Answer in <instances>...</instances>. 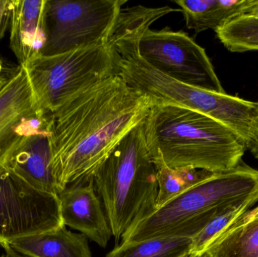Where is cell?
<instances>
[{
	"instance_id": "3",
	"label": "cell",
	"mask_w": 258,
	"mask_h": 257,
	"mask_svg": "<svg viewBox=\"0 0 258 257\" xmlns=\"http://www.w3.org/2000/svg\"><path fill=\"white\" fill-rule=\"evenodd\" d=\"M258 192V170L241 161L174 198L137 223L122 243L150 238H194L212 219Z\"/></svg>"
},
{
	"instance_id": "12",
	"label": "cell",
	"mask_w": 258,
	"mask_h": 257,
	"mask_svg": "<svg viewBox=\"0 0 258 257\" xmlns=\"http://www.w3.org/2000/svg\"><path fill=\"white\" fill-rule=\"evenodd\" d=\"M51 164L49 132L47 130L30 136L4 166L33 188L58 196Z\"/></svg>"
},
{
	"instance_id": "10",
	"label": "cell",
	"mask_w": 258,
	"mask_h": 257,
	"mask_svg": "<svg viewBox=\"0 0 258 257\" xmlns=\"http://www.w3.org/2000/svg\"><path fill=\"white\" fill-rule=\"evenodd\" d=\"M57 197L63 225L79 231L100 247H107L113 235L93 178L70 184Z\"/></svg>"
},
{
	"instance_id": "13",
	"label": "cell",
	"mask_w": 258,
	"mask_h": 257,
	"mask_svg": "<svg viewBox=\"0 0 258 257\" xmlns=\"http://www.w3.org/2000/svg\"><path fill=\"white\" fill-rule=\"evenodd\" d=\"M88 238L66 226L17 238L8 243L17 253L27 257H92Z\"/></svg>"
},
{
	"instance_id": "23",
	"label": "cell",
	"mask_w": 258,
	"mask_h": 257,
	"mask_svg": "<svg viewBox=\"0 0 258 257\" xmlns=\"http://www.w3.org/2000/svg\"><path fill=\"white\" fill-rule=\"evenodd\" d=\"M6 78L0 75V91H1L2 89H3V86H4L5 83H6Z\"/></svg>"
},
{
	"instance_id": "27",
	"label": "cell",
	"mask_w": 258,
	"mask_h": 257,
	"mask_svg": "<svg viewBox=\"0 0 258 257\" xmlns=\"http://www.w3.org/2000/svg\"><path fill=\"white\" fill-rule=\"evenodd\" d=\"M199 257H207L206 254L203 255V256H199Z\"/></svg>"
},
{
	"instance_id": "7",
	"label": "cell",
	"mask_w": 258,
	"mask_h": 257,
	"mask_svg": "<svg viewBox=\"0 0 258 257\" xmlns=\"http://www.w3.org/2000/svg\"><path fill=\"white\" fill-rule=\"evenodd\" d=\"M151 24L141 28L138 38L140 57L164 75L194 87L225 93L206 50L183 31L155 30Z\"/></svg>"
},
{
	"instance_id": "28",
	"label": "cell",
	"mask_w": 258,
	"mask_h": 257,
	"mask_svg": "<svg viewBox=\"0 0 258 257\" xmlns=\"http://www.w3.org/2000/svg\"><path fill=\"white\" fill-rule=\"evenodd\" d=\"M258 103V102H257Z\"/></svg>"
},
{
	"instance_id": "2",
	"label": "cell",
	"mask_w": 258,
	"mask_h": 257,
	"mask_svg": "<svg viewBox=\"0 0 258 257\" xmlns=\"http://www.w3.org/2000/svg\"><path fill=\"white\" fill-rule=\"evenodd\" d=\"M142 128L155 166L218 173L237 166L247 150L243 141L221 122L179 106L154 102Z\"/></svg>"
},
{
	"instance_id": "18",
	"label": "cell",
	"mask_w": 258,
	"mask_h": 257,
	"mask_svg": "<svg viewBox=\"0 0 258 257\" xmlns=\"http://www.w3.org/2000/svg\"><path fill=\"white\" fill-rule=\"evenodd\" d=\"M156 168L158 183L156 209L215 174L192 167L170 168L165 164L156 166Z\"/></svg>"
},
{
	"instance_id": "20",
	"label": "cell",
	"mask_w": 258,
	"mask_h": 257,
	"mask_svg": "<svg viewBox=\"0 0 258 257\" xmlns=\"http://www.w3.org/2000/svg\"><path fill=\"white\" fill-rule=\"evenodd\" d=\"M12 1L0 0V39L4 37L8 30H10L12 21Z\"/></svg>"
},
{
	"instance_id": "11",
	"label": "cell",
	"mask_w": 258,
	"mask_h": 257,
	"mask_svg": "<svg viewBox=\"0 0 258 257\" xmlns=\"http://www.w3.org/2000/svg\"><path fill=\"white\" fill-rule=\"evenodd\" d=\"M47 0H12L10 48L24 66L41 54L46 42L45 6Z\"/></svg>"
},
{
	"instance_id": "26",
	"label": "cell",
	"mask_w": 258,
	"mask_h": 257,
	"mask_svg": "<svg viewBox=\"0 0 258 257\" xmlns=\"http://www.w3.org/2000/svg\"><path fill=\"white\" fill-rule=\"evenodd\" d=\"M2 68H3V66H2L1 60H0V72H1Z\"/></svg>"
},
{
	"instance_id": "4",
	"label": "cell",
	"mask_w": 258,
	"mask_h": 257,
	"mask_svg": "<svg viewBox=\"0 0 258 257\" xmlns=\"http://www.w3.org/2000/svg\"><path fill=\"white\" fill-rule=\"evenodd\" d=\"M112 235L119 240L156 210V168L149 153L142 123L116 146L94 173Z\"/></svg>"
},
{
	"instance_id": "16",
	"label": "cell",
	"mask_w": 258,
	"mask_h": 257,
	"mask_svg": "<svg viewBox=\"0 0 258 257\" xmlns=\"http://www.w3.org/2000/svg\"><path fill=\"white\" fill-rule=\"evenodd\" d=\"M192 240L189 237L171 236L121 243L106 257H189Z\"/></svg>"
},
{
	"instance_id": "6",
	"label": "cell",
	"mask_w": 258,
	"mask_h": 257,
	"mask_svg": "<svg viewBox=\"0 0 258 257\" xmlns=\"http://www.w3.org/2000/svg\"><path fill=\"white\" fill-rule=\"evenodd\" d=\"M125 0H47L46 42L39 55L107 44Z\"/></svg>"
},
{
	"instance_id": "15",
	"label": "cell",
	"mask_w": 258,
	"mask_h": 257,
	"mask_svg": "<svg viewBox=\"0 0 258 257\" xmlns=\"http://www.w3.org/2000/svg\"><path fill=\"white\" fill-rule=\"evenodd\" d=\"M205 254L207 257H258V219L233 225Z\"/></svg>"
},
{
	"instance_id": "9",
	"label": "cell",
	"mask_w": 258,
	"mask_h": 257,
	"mask_svg": "<svg viewBox=\"0 0 258 257\" xmlns=\"http://www.w3.org/2000/svg\"><path fill=\"white\" fill-rule=\"evenodd\" d=\"M48 130V114L41 110L28 75L19 66L0 91V165L30 136Z\"/></svg>"
},
{
	"instance_id": "24",
	"label": "cell",
	"mask_w": 258,
	"mask_h": 257,
	"mask_svg": "<svg viewBox=\"0 0 258 257\" xmlns=\"http://www.w3.org/2000/svg\"><path fill=\"white\" fill-rule=\"evenodd\" d=\"M258 213V206L257 208H254L253 210H250L248 212V215H254V214H257Z\"/></svg>"
},
{
	"instance_id": "22",
	"label": "cell",
	"mask_w": 258,
	"mask_h": 257,
	"mask_svg": "<svg viewBox=\"0 0 258 257\" xmlns=\"http://www.w3.org/2000/svg\"><path fill=\"white\" fill-rule=\"evenodd\" d=\"M2 247L4 248L6 254H7L9 257H27L23 256V255L20 254V253H17V252L15 251V250H14L9 245V244H4V245L2 246Z\"/></svg>"
},
{
	"instance_id": "1",
	"label": "cell",
	"mask_w": 258,
	"mask_h": 257,
	"mask_svg": "<svg viewBox=\"0 0 258 257\" xmlns=\"http://www.w3.org/2000/svg\"><path fill=\"white\" fill-rule=\"evenodd\" d=\"M153 104L114 73L48 114L51 170L58 193L93 176L124 137L144 122Z\"/></svg>"
},
{
	"instance_id": "8",
	"label": "cell",
	"mask_w": 258,
	"mask_h": 257,
	"mask_svg": "<svg viewBox=\"0 0 258 257\" xmlns=\"http://www.w3.org/2000/svg\"><path fill=\"white\" fill-rule=\"evenodd\" d=\"M61 226L57 196L33 188L0 165V245Z\"/></svg>"
},
{
	"instance_id": "14",
	"label": "cell",
	"mask_w": 258,
	"mask_h": 257,
	"mask_svg": "<svg viewBox=\"0 0 258 257\" xmlns=\"http://www.w3.org/2000/svg\"><path fill=\"white\" fill-rule=\"evenodd\" d=\"M248 0H177L186 27L196 33L216 30L235 17L242 15Z\"/></svg>"
},
{
	"instance_id": "17",
	"label": "cell",
	"mask_w": 258,
	"mask_h": 257,
	"mask_svg": "<svg viewBox=\"0 0 258 257\" xmlns=\"http://www.w3.org/2000/svg\"><path fill=\"white\" fill-rule=\"evenodd\" d=\"M257 202L258 192L212 219L192 238L189 257L204 255L209 247L242 219Z\"/></svg>"
},
{
	"instance_id": "19",
	"label": "cell",
	"mask_w": 258,
	"mask_h": 257,
	"mask_svg": "<svg viewBox=\"0 0 258 257\" xmlns=\"http://www.w3.org/2000/svg\"><path fill=\"white\" fill-rule=\"evenodd\" d=\"M215 33L231 52L258 51V16L242 14L227 21Z\"/></svg>"
},
{
	"instance_id": "25",
	"label": "cell",
	"mask_w": 258,
	"mask_h": 257,
	"mask_svg": "<svg viewBox=\"0 0 258 257\" xmlns=\"http://www.w3.org/2000/svg\"><path fill=\"white\" fill-rule=\"evenodd\" d=\"M0 257H9V256H8V255L6 254V253H5L4 254L2 255V256Z\"/></svg>"
},
{
	"instance_id": "5",
	"label": "cell",
	"mask_w": 258,
	"mask_h": 257,
	"mask_svg": "<svg viewBox=\"0 0 258 257\" xmlns=\"http://www.w3.org/2000/svg\"><path fill=\"white\" fill-rule=\"evenodd\" d=\"M23 66L38 105L47 114L114 74L109 42L55 55H38Z\"/></svg>"
},
{
	"instance_id": "21",
	"label": "cell",
	"mask_w": 258,
	"mask_h": 257,
	"mask_svg": "<svg viewBox=\"0 0 258 257\" xmlns=\"http://www.w3.org/2000/svg\"><path fill=\"white\" fill-rule=\"evenodd\" d=\"M242 14L258 16V0H248Z\"/></svg>"
}]
</instances>
